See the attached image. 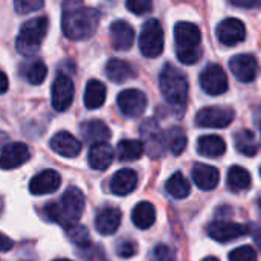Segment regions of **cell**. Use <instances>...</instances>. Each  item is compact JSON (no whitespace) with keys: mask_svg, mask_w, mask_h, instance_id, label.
Wrapping results in <instances>:
<instances>
[{"mask_svg":"<svg viewBox=\"0 0 261 261\" xmlns=\"http://www.w3.org/2000/svg\"><path fill=\"white\" fill-rule=\"evenodd\" d=\"M258 208H260V211H261V197L258 199Z\"/></svg>","mask_w":261,"mask_h":261,"instance_id":"46","label":"cell"},{"mask_svg":"<svg viewBox=\"0 0 261 261\" xmlns=\"http://www.w3.org/2000/svg\"><path fill=\"white\" fill-rule=\"evenodd\" d=\"M113 156H115V151H113V148L107 142L93 144L90 147V150H89L87 162H89L92 170L104 171V170H107L112 165Z\"/></svg>","mask_w":261,"mask_h":261,"instance_id":"21","label":"cell"},{"mask_svg":"<svg viewBox=\"0 0 261 261\" xmlns=\"http://www.w3.org/2000/svg\"><path fill=\"white\" fill-rule=\"evenodd\" d=\"M44 6V0H14V9L17 14H31Z\"/></svg>","mask_w":261,"mask_h":261,"instance_id":"35","label":"cell"},{"mask_svg":"<svg viewBox=\"0 0 261 261\" xmlns=\"http://www.w3.org/2000/svg\"><path fill=\"white\" fill-rule=\"evenodd\" d=\"M145 153L142 141L138 139H124L116 147V156L121 162H133L142 158Z\"/></svg>","mask_w":261,"mask_h":261,"instance_id":"28","label":"cell"},{"mask_svg":"<svg viewBox=\"0 0 261 261\" xmlns=\"http://www.w3.org/2000/svg\"><path fill=\"white\" fill-rule=\"evenodd\" d=\"M136 252H138V245L132 240H124L116 248V254L121 258H132Z\"/></svg>","mask_w":261,"mask_h":261,"instance_id":"38","label":"cell"},{"mask_svg":"<svg viewBox=\"0 0 261 261\" xmlns=\"http://www.w3.org/2000/svg\"><path fill=\"white\" fill-rule=\"evenodd\" d=\"M234 144H236L237 151H240L243 156H249V158L255 156L260 150V144L255 139V135L246 128L239 130L234 135Z\"/></svg>","mask_w":261,"mask_h":261,"instance_id":"30","label":"cell"},{"mask_svg":"<svg viewBox=\"0 0 261 261\" xmlns=\"http://www.w3.org/2000/svg\"><path fill=\"white\" fill-rule=\"evenodd\" d=\"M226 151V142L217 135H205L197 141V153L205 158H220Z\"/></svg>","mask_w":261,"mask_h":261,"instance_id":"24","label":"cell"},{"mask_svg":"<svg viewBox=\"0 0 261 261\" xmlns=\"http://www.w3.org/2000/svg\"><path fill=\"white\" fill-rule=\"evenodd\" d=\"M141 138H142V144L145 151L148 153L150 158L153 159H159L164 154L165 150V135L162 133L159 124L154 119H145L141 124Z\"/></svg>","mask_w":261,"mask_h":261,"instance_id":"7","label":"cell"},{"mask_svg":"<svg viewBox=\"0 0 261 261\" xmlns=\"http://www.w3.org/2000/svg\"><path fill=\"white\" fill-rule=\"evenodd\" d=\"M206 232L213 240L219 243H228V242L243 237L245 234H249V226L228 222V220H217L208 225Z\"/></svg>","mask_w":261,"mask_h":261,"instance_id":"12","label":"cell"},{"mask_svg":"<svg viewBox=\"0 0 261 261\" xmlns=\"http://www.w3.org/2000/svg\"><path fill=\"white\" fill-rule=\"evenodd\" d=\"M138 187V174L135 170L124 168L113 174L110 179V191L115 196H127Z\"/></svg>","mask_w":261,"mask_h":261,"instance_id":"20","label":"cell"},{"mask_svg":"<svg viewBox=\"0 0 261 261\" xmlns=\"http://www.w3.org/2000/svg\"><path fill=\"white\" fill-rule=\"evenodd\" d=\"M122 220V214L118 208L106 206L98 211L95 217V228L101 236H112L118 231Z\"/></svg>","mask_w":261,"mask_h":261,"instance_id":"18","label":"cell"},{"mask_svg":"<svg viewBox=\"0 0 261 261\" xmlns=\"http://www.w3.org/2000/svg\"><path fill=\"white\" fill-rule=\"evenodd\" d=\"M2 138H5V135H3V133H0V141H2Z\"/></svg>","mask_w":261,"mask_h":261,"instance_id":"48","label":"cell"},{"mask_svg":"<svg viewBox=\"0 0 261 261\" xmlns=\"http://www.w3.org/2000/svg\"><path fill=\"white\" fill-rule=\"evenodd\" d=\"M52 107L57 112H66L75 96V86L67 75H58L52 83Z\"/></svg>","mask_w":261,"mask_h":261,"instance_id":"11","label":"cell"},{"mask_svg":"<svg viewBox=\"0 0 261 261\" xmlns=\"http://www.w3.org/2000/svg\"><path fill=\"white\" fill-rule=\"evenodd\" d=\"M132 222L139 229H148L156 222V210L150 202H139L132 213Z\"/></svg>","mask_w":261,"mask_h":261,"instance_id":"27","label":"cell"},{"mask_svg":"<svg viewBox=\"0 0 261 261\" xmlns=\"http://www.w3.org/2000/svg\"><path fill=\"white\" fill-rule=\"evenodd\" d=\"M251 182H252V177L246 168L239 167V165H234L229 168L228 176H226V185L232 193H240V191L248 190Z\"/></svg>","mask_w":261,"mask_h":261,"instance_id":"29","label":"cell"},{"mask_svg":"<svg viewBox=\"0 0 261 261\" xmlns=\"http://www.w3.org/2000/svg\"><path fill=\"white\" fill-rule=\"evenodd\" d=\"M84 194L78 188L70 187L63 193L60 200L49 202L44 206V214L50 222L63 226L64 229H69L78 223L84 213Z\"/></svg>","mask_w":261,"mask_h":261,"instance_id":"2","label":"cell"},{"mask_svg":"<svg viewBox=\"0 0 261 261\" xmlns=\"http://www.w3.org/2000/svg\"><path fill=\"white\" fill-rule=\"evenodd\" d=\"M229 261H258V255L252 246H240L229 252Z\"/></svg>","mask_w":261,"mask_h":261,"instance_id":"36","label":"cell"},{"mask_svg":"<svg viewBox=\"0 0 261 261\" xmlns=\"http://www.w3.org/2000/svg\"><path fill=\"white\" fill-rule=\"evenodd\" d=\"M106 75L113 83H125L127 80L135 76L133 67L119 58H110L106 64Z\"/></svg>","mask_w":261,"mask_h":261,"instance_id":"26","label":"cell"},{"mask_svg":"<svg viewBox=\"0 0 261 261\" xmlns=\"http://www.w3.org/2000/svg\"><path fill=\"white\" fill-rule=\"evenodd\" d=\"M47 29H49V18L46 15H40L26 21L20 28V32L15 40L17 52L24 57L35 55L47 34Z\"/></svg>","mask_w":261,"mask_h":261,"instance_id":"5","label":"cell"},{"mask_svg":"<svg viewBox=\"0 0 261 261\" xmlns=\"http://www.w3.org/2000/svg\"><path fill=\"white\" fill-rule=\"evenodd\" d=\"M193 180L202 191H211L219 185L220 173L216 167L206 164H196L193 167Z\"/></svg>","mask_w":261,"mask_h":261,"instance_id":"22","label":"cell"},{"mask_svg":"<svg viewBox=\"0 0 261 261\" xmlns=\"http://www.w3.org/2000/svg\"><path fill=\"white\" fill-rule=\"evenodd\" d=\"M260 130H261V127H260Z\"/></svg>","mask_w":261,"mask_h":261,"instance_id":"50","label":"cell"},{"mask_svg":"<svg viewBox=\"0 0 261 261\" xmlns=\"http://www.w3.org/2000/svg\"><path fill=\"white\" fill-rule=\"evenodd\" d=\"M203 261H220L219 258H216V257H206Z\"/></svg>","mask_w":261,"mask_h":261,"instance_id":"44","label":"cell"},{"mask_svg":"<svg viewBox=\"0 0 261 261\" xmlns=\"http://www.w3.org/2000/svg\"><path fill=\"white\" fill-rule=\"evenodd\" d=\"M50 148L63 158H76L81 153V142L69 132H58L50 139Z\"/></svg>","mask_w":261,"mask_h":261,"instance_id":"19","label":"cell"},{"mask_svg":"<svg viewBox=\"0 0 261 261\" xmlns=\"http://www.w3.org/2000/svg\"><path fill=\"white\" fill-rule=\"evenodd\" d=\"M61 185V176L55 170H44L34 176L29 182V191L34 196H44L55 193Z\"/></svg>","mask_w":261,"mask_h":261,"instance_id":"16","label":"cell"},{"mask_svg":"<svg viewBox=\"0 0 261 261\" xmlns=\"http://www.w3.org/2000/svg\"><path fill=\"white\" fill-rule=\"evenodd\" d=\"M200 87L211 96L223 95L228 90V76L220 64H208L199 78Z\"/></svg>","mask_w":261,"mask_h":261,"instance_id":"9","label":"cell"},{"mask_svg":"<svg viewBox=\"0 0 261 261\" xmlns=\"http://www.w3.org/2000/svg\"><path fill=\"white\" fill-rule=\"evenodd\" d=\"M31 159V153L23 142H9L0 151V168L15 170Z\"/></svg>","mask_w":261,"mask_h":261,"instance_id":"15","label":"cell"},{"mask_svg":"<svg viewBox=\"0 0 261 261\" xmlns=\"http://www.w3.org/2000/svg\"><path fill=\"white\" fill-rule=\"evenodd\" d=\"M125 6L135 15H144L153 8V0H125Z\"/></svg>","mask_w":261,"mask_h":261,"instance_id":"37","label":"cell"},{"mask_svg":"<svg viewBox=\"0 0 261 261\" xmlns=\"http://www.w3.org/2000/svg\"><path fill=\"white\" fill-rule=\"evenodd\" d=\"M110 41L116 50H128L135 43V29L125 20H116L110 24Z\"/></svg>","mask_w":261,"mask_h":261,"instance_id":"17","label":"cell"},{"mask_svg":"<svg viewBox=\"0 0 261 261\" xmlns=\"http://www.w3.org/2000/svg\"><path fill=\"white\" fill-rule=\"evenodd\" d=\"M249 232H251V236H252L258 251L261 252V228H258V226H249Z\"/></svg>","mask_w":261,"mask_h":261,"instance_id":"42","label":"cell"},{"mask_svg":"<svg viewBox=\"0 0 261 261\" xmlns=\"http://www.w3.org/2000/svg\"><path fill=\"white\" fill-rule=\"evenodd\" d=\"M159 87L165 101L173 107L185 106L188 99V81L187 76L176 69L173 64L167 63L159 75Z\"/></svg>","mask_w":261,"mask_h":261,"instance_id":"4","label":"cell"},{"mask_svg":"<svg viewBox=\"0 0 261 261\" xmlns=\"http://www.w3.org/2000/svg\"><path fill=\"white\" fill-rule=\"evenodd\" d=\"M118 107L121 113L127 118H139L147 109V96L138 89H127L118 95Z\"/></svg>","mask_w":261,"mask_h":261,"instance_id":"10","label":"cell"},{"mask_svg":"<svg viewBox=\"0 0 261 261\" xmlns=\"http://www.w3.org/2000/svg\"><path fill=\"white\" fill-rule=\"evenodd\" d=\"M236 118V113L231 107H205L196 115V124L203 128H225Z\"/></svg>","mask_w":261,"mask_h":261,"instance_id":"8","label":"cell"},{"mask_svg":"<svg viewBox=\"0 0 261 261\" xmlns=\"http://www.w3.org/2000/svg\"><path fill=\"white\" fill-rule=\"evenodd\" d=\"M2 208H3V202H2V199H0V211H2Z\"/></svg>","mask_w":261,"mask_h":261,"instance_id":"47","label":"cell"},{"mask_svg":"<svg viewBox=\"0 0 261 261\" xmlns=\"http://www.w3.org/2000/svg\"><path fill=\"white\" fill-rule=\"evenodd\" d=\"M217 38L225 46H236L246 38V26L239 18H225L217 24Z\"/></svg>","mask_w":261,"mask_h":261,"instance_id":"14","label":"cell"},{"mask_svg":"<svg viewBox=\"0 0 261 261\" xmlns=\"http://www.w3.org/2000/svg\"><path fill=\"white\" fill-rule=\"evenodd\" d=\"M67 232V237L69 240L76 245L78 248L81 249H87L90 246V236H89V231L86 226H81V225H75L69 229H66Z\"/></svg>","mask_w":261,"mask_h":261,"instance_id":"34","label":"cell"},{"mask_svg":"<svg viewBox=\"0 0 261 261\" xmlns=\"http://www.w3.org/2000/svg\"><path fill=\"white\" fill-rule=\"evenodd\" d=\"M260 174H261V168H260Z\"/></svg>","mask_w":261,"mask_h":261,"instance_id":"49","label":"cell"},{"mask_svg":"<svg viewBox=\"0 0 261 261\" xmlns=\"http://www.w3.org/2000/svg\"><path fill=\"white\" fill-rule=\"evenodd\" d=\"M176 55L182 64H196L202 55V32L197 24L179 21L174 26Z\"/></svg>","mask_w":261,"mask_h":261,"instance_id":"3","label":"cell"},{"mask_svg":"<svg viewBox=\"0 0 261 261\" xmlns=\"http://www.w3.org/2000/svg\"><path fill=\"white\" fill-rule=\"evenodd\" d=\"M9 87V81H8V76L0 70V95L5 93Z\"/></svg>","mask_w":261,"mask_h":261,"instance_id":"43","label":"cell"},{"mask_svg":"<svg viewBox=\"0 0 261 261\" xmlns=\"http://www.w3.org/2000/svg\"><path fill=\"white\" fill-rule=\"evenodd\" d=\"M229 2L239 8H255L261 5V0H229Z\"/></svg>","mask_w":261,"mask_h":261,"instance_id":"40","label":"cell"},{"mask_svg":"<svg viewBox=\"0 0 261 261\" xmlns=\"http://www.w3.org/2000/svg\"><path fill=\"white\" fill-rule=\"evenodd\" d=\"M81 135L86 142L93 145V144L107 142L112 136V132L106 125V122H102L99 119H92V121L81 124Z\"/></svg>","mask_w":261,"mask_h":261,"instance_id":"23","label":"cell"},{"mask_svg":"<svg viewBox=\"0 0 261 261\" xmlns=\"http://www.w3.org/2000/svg\"><path fill=\"white\" fill-rule=\"evenodd\" d=\"M12 246H14V242L9 237H6L5 234L0 232V252H8V251L12 249Z\"/></svg>","mask_w":261,"mask_h":261,"instance_id":"41","label":"cell"},{"mask_svg":"<svg viewBox=\"0 0 261 261\" xmlns=\"http://www.w3.org/2000/svg\"><path fill=\"white\" fill-rule=\"evenodd\" d=\"M153 254H154V258L158 261H176L174 251L170 246L162 245V243L154 248V252Z\"/></svg>","mask_w":261,"mask_h":261,"instance_id":"39","label":"cell"},{"mask_svg":"<svg viewBox=\"0 0 261 261\" xmlns=\"http://www.w3.org/2000/svg\"><path fill=\"white\" fill-rule=\"evenodd\" d=\"M229 69L234 76L242 83H252L258 76L260 66L254 55L251 54H240L229 60Z\"/></svg>","mask_w":261,"mask_h":261,"instance_id":"13","label":"cell"},{"mask_svg":"<svg viewBox=\"0 0 261 261\" xmlns=\"http://www.w3.org/2000/svg\"><path fill=\"white\" fill-rule=\"evenodd\" d=\"M24 76H26V80H28L31 84L38 86V84H41V83L46 80V76H47V67H46V64H44L43 61H40V60L32 61V63H29V64L26 66V69H24Z\"/></svg>","mask_w":261,"mask_h":261,"instance_id":"33","label":"cell"},{"mask_svg":"<svg viewBox=\"0 0 261 261\" xmlns=\"http://www.w3.org/2000/svg\"><path fill=\"white\" fill-rule=\"evenodd\" d=\"M165 190H167V193H168L171 197H174V199H177V200H182V199H185V197L190 196V193H191V185H190V182L185 179V176H184L180 171H176V173L167 180Z\"/></svg>","mask_w":261,"mask_h":261,"instance_id":"31","label":"cell"},{"mask_svg":"<svg viewBox=\"0 0 261 261\" xmlns=\"http://www.w3.org/2000/svg\"><path fill=\"white\" fill-rule=\"evenodd\" d=\"M165 144L174 156H180L187 148L188 139L180 127H171L165 135Z\"/></svg>","mask_w":261,"mask_h":261,"instance_id":"32","label":"cell"},{"mask_svg":"<svg viewBox=\"0 0 261 261\" xmlns=\"http://www.w3.org/2000/svg\"><path fill=\"white\" fill-rule=\"evenodd\" d=\"M164 29L159 23V20L151 18L147 20L141 29L139 35V49L141 54L147 58H156L164 52Z\"/></svg>","mask_w":261,"mask_h":261,"instance_id":"6","label":"cell"},{"mask_svg":"<svg viewBox=\"0 0 261 261\" xmlns=\"http://www.w3.org/2000/svg\"><path fill=\"white\" fill-rule=\"evenodd\" d=\"M54 261H72V260H67V258H60V260H54Z\"/></svg>","mask_w":261,"mask_h":261,"instance_id":"45","label":"cell"},{"mask_svg":"<svg viewBox=\"0 0 261 261\" xmlns=\"http://www.w3.org/2000/svg\"><path fill=\"white\" fill-rule=\"evenodd\" d=\"M106 95H107L106 86L98 80H90L86 84V90H84V106L89 110H96L102 107V104L106 102Z\"/></svg>","mask_w":261,"mask_h":261,"instance_id":"25","label":"cell"},{"mask_svg":"<svg viewBox=\"0 0 261 261\" xmlns=\"http://www.w3.org/2000/svg\"><path fill=\"white\" fill-rule=\"evenodd\" d=\"M99 24V12L86 6L83 0H64L61 12L63 34L73 41L90 38Z\"/></svg>","mask_w":261,"mask_h":261,"instance_id":"1","label":"cell"}]
</instances>
